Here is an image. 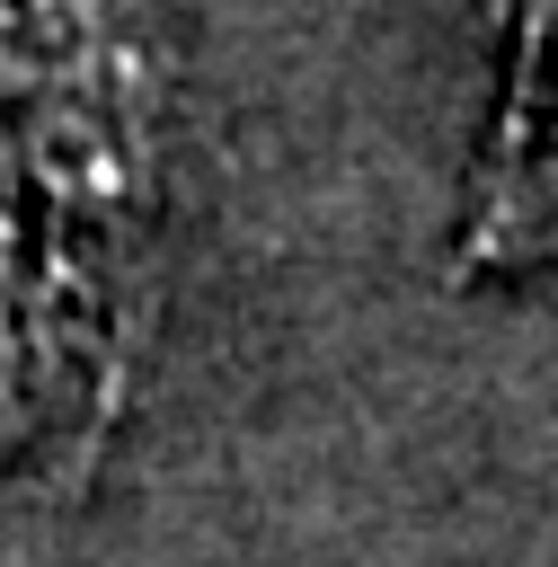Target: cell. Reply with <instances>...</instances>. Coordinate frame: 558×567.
I'll use <instances>...</instances> for the list:
<instances>
[{"label":"cell","mask_w":558,"mask_h":567,"mask_svg":"<svg viewBox=\"0 0 558 567\" xmlns=\"http://www.w3.org/2000/svg\"><path fill=\"white\" fill-rule=\"evenodd\" d=\"M177 0H0V195L133 310L177 204Z\"/></svg>","instance_id":"obj_1"},{"label":"cell","mask_w":558,"mask_h":567,"mask_svg":"<svg viewBox=\"0 0 558 567\" xmlns=\"http://www.w3.org/2000/svg\"><path fill=\"white\" fill-rule=\"evenodd\" d=\"M133 301L0 195V505L71 496L133 381Z\"/></svg>","instance_id":"obj_2"},{"label":"cell","mask_w":558,"mask_h":567,"mask_svg":"<svg viewBox=\"0 0 558 567\" xmlns=\"http://www.w3.org/2000/svg\"><path fill=\"white\" fill-rule=\"evenodd\" d=\"M461 275H558V0L523 18L514 80L469 177Z\"/></svg>","instance_id":"obj_3"},{"label":"cell","mask_w":558,"mask_h":567,"mask_svg":"<svg viewBox=\"0 0 558 567\" xmlns=\"http://www.w3.org/2000/svg\"><path fill=\"white\" fill-rule=\"evenodd\" d=\"M531 9H549V0H523V18H531Z\"/></svg>","instance_id":"obj_4"}]
</instances>
